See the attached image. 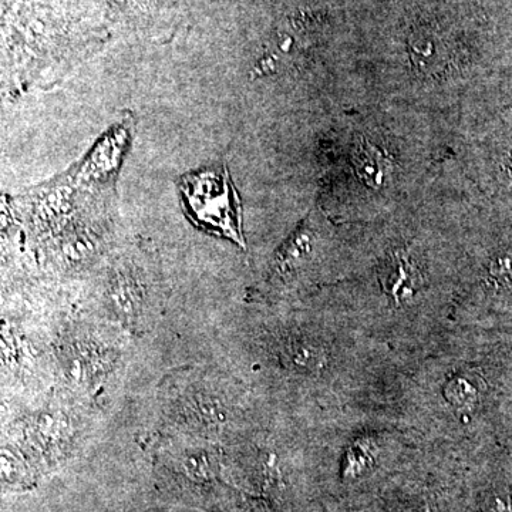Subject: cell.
I'll use <instances>...</instances> for the list:
<instances>
[{"label": "cell", "mask_w": 512, "mask_h": 512, "mask_svg": "<svg viewBox=\"0 0 512 512\" xmlns=\"http://www.w3.org/2000/svg\"><path fill=\"white\" fill-rule=\"evenodd\" d=\"M420 275L406 252L394 254L383 278V291L396 303L413 298L419 291Z\"/></svg>", "instance_id": "4"}, {"label": "cell", "mask_w": 512, "mask_h": 512, "mask_svg": "<svg viewBox=\"0 0 512 512\" xmlns=\"http://www.w3.org/2000/svg\"><path fill=\"white\" fill-rule=\"evenodd\" d=\"M491 281L495 288H510L512 285V258L504 256L491 266Z\"/></svg>", "instance_id": "8"}, {"label": "cell", "mask_w": 512, "mask_h": 512, "mask_svg": "<svg viewBox=\"0 0 512 512\" xmlns=\"http://www.w3.org/2000/svg\"><path fill=\"white\" fill-rule=\"evenodd\" d=\"M379 466V451L370 440H357L346 451L339 470V483L346 488L366 483Z\"/></svg>", "instance_id": "3"}, {"label": "cell", "mask_w": 512, "mask_h": 512, "mask_svg": "<svg viewBox=\"0 0 512 512\" xmlns=\"http://www.w3.org/2000/svg\"><path fill=\"white\" fill-rule=\"evenodd\" d=\"M357 177L373 190H380L386 183L387 161L376 146L367 140L357 144L353 154Z\"/></svg>", "instance_id": "6"}, {"label": "cell", "mask_w": 512, "mask_h": 512, "mask_svg": "<svg viewBox=\"0 0 512 512\" xmlns=\"http://www.w3.org/2000/svg\"><path fill=\"white\" fill-rule=\"evenodd\" d=\"M284 359L298 372H319L328 362L325 348L309 336H293L286 340Z\"/></svg>", "instance_id": "5"}, {"label": "cell", "mask_w": 512, "mask_h": 512, "mask_svg": "<svg viewBox=\"0 0 512 512\" xmlns=\"http://www.w3.org/2000/svg\"><path fill=\"white\" fill-rule=\"evenodd\" d=\"M447 402L461 410H470L478 402V389L470 376H456L447 383Z\"/></svg>", "instance_id": "7"}, {"label": "cell", "mask_w": 512, "mask_h": 512, "mask_svg": "<svg viewBox=\"0 0 512 512\" xmlns=\"http://www.w3.org/2000/svg\"><path fill=\"white\" fill-rule=\"evenodd\" d=\"M173 477L178 488L184 494L200 495L217 493L221 484V470L217 460L207 454H185L173 470Z\"/></svg>", "instance_id": "2"}, {"label": "cell", "mask_w": 512, "mask_h": 512, "mask_svg": "<svg viewBox=\"0 0 512 512\" xmlns=\"http://www.w3.org/2000/svg\"><path fill=\"white\" fill-rule=\"evenodd\" d=\"M191 214L202 225L218 228L235 241L241 239V208L227 171L187 175L181 184Z\"/></svg>", "instance_id": "1"}]
</instances>
